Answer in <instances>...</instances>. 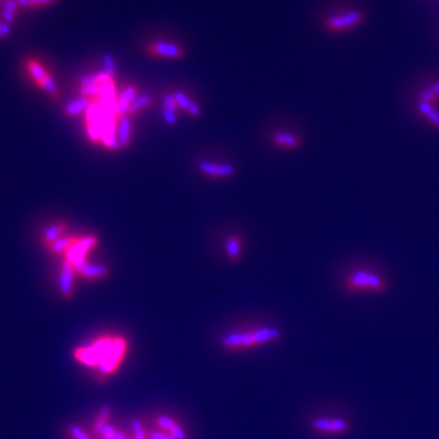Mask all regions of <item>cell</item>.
<instances>
[{
    "label": "cell",
    "instance_id": "35",
    "mask_svg": "<svg viewBox=\"0 0 439 439\" xmlns=\"http://www.w3.org/2000/svg\"><path fill=\"white\" fill-rule=\"evenodd\" d=\"M148 439H175L168 432H160V431H152L149 432Z\"/></svg>",
    "mask_w": 439,
    "mask_h": 439
},
{
    "label": "cell",
    "instance_id": "36",
    "mask_svg": "<svg viewBox=\"0 0 439 439\" xmlns=\"http://www.w3.org/2000/svg\"><path fill=\"white\" fill-rule=\"evenodd\" d=\"M163 107L172 108V109H178L177 104H176V100H175L174 94H168V95H165V98H163Z\"/></svg>",
    "mask_w": 439,
    "mask_h": 439
},
{
    "label": "cell",
    "instance_id": "34",
    "mask_svg": "<svg viewBox=\"0 0 439 439\" xmlns=\"http://www.w3.org/2000/svg\"><path fill=\"white\" fill-rule=\"evenodd\" d=\"M435 99H437V95L434 94L433 92L431 91V89L427 88L425 89V91L421 92V95H420V101H426V102H433Z\"/></svg>",
    "mask_w": 439,
    "mask_h": 439
},
{
    "label": "cell",
    "instance_id": "28",
    "mask_svg": "<svg viewBox=\"0 0 439 439\" xmlns=\"http://www.w3.org/2000/svg\"><path fill=\"white\" fill-rule=\"evenodd\" d=\"M99 93H100V86H99V83H93V85L85 86V87L81 88L82 97L89 99H99Z\"/></svg>",
    "mask_w": 439,
    "mask_h": 439
},
{
    "label": "cell",
    "instance_id": "27",
    "mask_svg": "<svg viewBox=\"0 0 439 439\" xmlns=\"http://www.w3.org/2000/svg\"><path fill=\"white\" fill-rule=\"evenodd\" d=\"M178 109H172L168 107H162V117L163 121L169 124V126H174L177 123L178 121V115H177Z\"/></svg>",
    "mask_w": 439,
    "mask_h": 439
},
{
    "label": "cell",
    "instance_id": "18",
    "mask_svg": "<svg viewBox=\"0 0 439 439\" xmlns=\"http://www.w3.org/2000/svg\"><path fill=\"white\" fill-rule=\"evenodd\" d=\"M78 240V237L76 236H64L61 238H59L56 240V242H54L53 244L48 246V249L53 253V254H57V255H65L67 252L70 250V248L75 244V243Z\"/></svg>",
    "mask_w": 439,
    "mask_h": 439
},
{
    "label": "cell",
    "instance_id": "10",
    "mask_svg": "<svg viewBox=\"0 0 439 439\" xmlns=\"http://www.w3.org/2000/svg\"><path fill=\"white\" fill-rule=\"evenodd\" d=\"M311 427L317 432L329 434L343 433L348 429V424L345 420L339 417H319L313 420Z\"/></svg>",
    "mask_w": 439,
    "mask_h": 439
},
{
    "label": "cell",
    "instance_id": "37",
    "mask_svg": "<svg viewBox=\"0 0 439 439\" xmlns=\"http://www.w3.org/2000/svg\"><path fill=\"white\" fill-rule=\"evenodd\" d=\"M10 26H5V25H0V37H5L8 36L9 33H10Z\"/></svg>",
    "mask_w": 439,
    "mask_h": 439
},
{
    "label": "cell",
    "instance_id": "33",
    "mask_svg": "<svg viewBox=\"0 0 439 439\" xmlns=\"http://www.w3.org/2000/svg\"><path fill=\"white\" fill-rule=\"evenodd\" d=\"M117 432L118 431L114 427V426L108 424L104 428L101 429L100 437L104 438V439H115V437H116V434H117Z\"/></svg>",
    "mask_w": 439,
    "mask_h": 439
},
{
    "label": "cell",
    "instance_id": "6",
    "mask_svg": "<svg viewBox=\"0 0 439 439\" xmlns=\"http://www.w3.org/2000/svg\"><path fill=\"white\" fill-rule=\"evenodd\" d=\"M347 286L350 289H371L374 291L383 290L384 281L373 272L358 270L347 278Z\"/></svg>",
    "mask_w": 439,
    "mask_h": 439
},
{
    "label": "cell",
    "instance_id": "25",
    "mask_svg": "<svg viewBox=\"0 0 439 439\" xmlns=\"http://www.w3.org/2000/svg\"><path fill=\"white\" fill-rule=\"evenodd\" d=\"M131 429H132L133 439H148L149 432H147V429L144 428L139 420H133L132 424H131Z\"/></svg>",
    "mask_w": 439,
    "mask_h": 439
},
{
    "label": "cell",
    "instance_id": "21",
    "mask_svg": "<svg viewBox=\"0 0 439 439\" xmlns=\"http://www.w3.org/2000/svg\"><path fill=\"white\" fill-rule=\"evenodd\" d=\"M111 415V408L109 405H102L99 410L98 417L95 419L94 425H93V433L94 435H100L101 429L109 424Z\"/></svg>",
    "mask_w": 439,
    "mask_h": 439
},
{
    "label": "cell",
    "instance_id": "17",
    "mask_svg": "<svg viewBox=\"0 0 439 439\" xmlns=\"http://www.w3.org/2000/svg\"><path fill=\"white\" fill-rule=\"evenodd\" d=\"M91 105H92L91 99L81 97V98L75 99V100L70 101L69 104H66L64 110H65V114L69 117H75L77 115H81L82 113H85V111H87Z\"/></svg>",
    "mask_w": 439,
    "mask_h": 439
},
{
    "label": "cell",
    "instance_id": "13",
    "mask_svg": "<svg viewBox=\"0 0 439 439\" xmlns=\"http://www.w3.org/2000/svg\"><path fill=\"white\" fill-rule=\"evenodd\" d=\"M226 256L229 261L238 262L243 255V240L238 235H229L225 242Z\"/></svg>",
    "mask_w": 439,
    "mask_h": 439
},
{
    "label": "cell",
    "instance_id": "15",
    "mask_svg": "<svg viewBox=\"0 0 439 439\" xmlns=\"http://www.w3.org/2000/svg\"><path fill=\"white\" fill-rule=\"evenodd\" d=\"M272 143L278 148L297 149L301 145V140L297 134L288 132H277L272 136Z\"/></svg>",
    "mask_w": 439,
    "mask_h": 439
},
{
    "label": "cell",
    "instance_id": "1",
    "mask_svg": "<svg viewBox=\"0 0 439 439\" xmlns=\"http://www.w3.org/2000/svg\"><path fill=\"white\" fill-rule=\"evenodd\" d=\"M282 332L277 327H259L245 332H229L221 339V345L228 351L243 350L271 344L281 339Z\"/></svg>",
    "mask_w": 439,
    "mask_h": 439
},
{
    "label": "cell",
    "instance_id": "5",
    "mask_svg": "<svg viewBox=\"0 0 439 439\" xmlns=\"http://www.w3.org/2000/svg\"><path fill=\"white\" fill-rule=\"evenodd\" d=\"M147 55L154 59L181 60L185 56V49L182 46L170 41L153 40L145 46Z\"/></svg>",
    "mask_w": 439,
    "mask_h": 439
},
{
    "label": "cell",
    "instance_id": "7",
    "mask_svg": "<svg viewBox=\"0 0 439 439\" xmlns=\"http://www.w3.org/2000/svg\"><path fill=\"white\" fill-rule=\"evenodd\" d=\"M363 21V12L359 10H351L343 15H336L329 17L326 22L327 28L331 31H344L354 27Z\"/></svg>",
    "mask_w": 439,
    "mask_h": 439
},
{
    "label": "cell",
    "instance_id": "30",
    "mask_svg": "<svg viewBox=\"0 0 439 439\" xmlns=\"http://www.w3.org/2000/svg\"><path fill=\"white\" fill-rule=\"evenodd\" d=\"M102 71L110 77H113V78H115V76H116V66H115V62L111 56L108 55L104 57V70Z\"/></svg>",
    "mask_w": 439,
    "mask_h": 439
},
{
    "label": "cell",
    "instance_id": "14",
    "mask_svg": "<svg viewBox=\"0 0 439 439\" xmlns=\"http://www.w3.org/2000/svg\"><path fill=\"white\" fill-rule=\"evenodd\" d=\"M78 275L91 281H100L110 275V268L104 264H91V262H87Z\"/></svg>",
    "mask_w": 439,
    "mask_h": 439
},
{
    "label": "cell",
    "instance_id": "26",
    "mask_svg": "<svg viewBox=\"0 0 439 439\" xmlns=\"http://www.w3.org/2000/svg\"><path fill=\"white\" fill-rule=\"evenodd\" d=\"M156 424H158V426L162 429V431L168 432L169 433V432L175 427V425L177 424V421H176L175 419L170 417L168 415H159L158 417H156Z\"/></svg>",
    "mask_w": 439,
    "mask_h": 439
},
{
    "label": "cell",
    "instance_id": "22",
    "mask_svg": "<svg viewBox=\"0 0 439 439\" xmlns=\"http://www.w3.org/2000/svg\"><path fill=\"white\" fill-rule=\"evenodd\" d=\"M419 111L424 115V116L427 117L435 127H439V111L435 110L431 102L420 101Z\"/></svg>",
    "mask_w": 439,
    "mask_h": 439
},
{
    "label": "cell",
    "instance_id": "12",
    "mask_svg": "<svg viewBox=\"0 0 439 439\" xmlns=\"http://www.w3.org/2000/svg\"><path fill=\"white\" fill-rule=\"evenodd\" d=\"M174 97L176 100V104H177L178 109H181L182 111H184V113H187L189 116L192 117H199L201 115V108L200 105L198 104L197 101L193 100L187 93L177 91L174 93Z\"/></svg>",
    "mask_w": 439,
    "mask_h": 439
},
{
    "label": "cell",
    "instance_id": "38",
    "mask_svg": "<svg viewBox=\"0 0 439 439\" xmlns=\"http://www.w3.org/2000/svg\"><path fill=\"white\" fill-rule=\"evenodd\" d=\"M429 89H431V91L433 92L435 95H437V98L439 97V82H435L432 86H429Z\"/></svg>",
    "mask_w": 439,
    "mask_h": 439
},
{
    "label": "cell",
    "instance_id": "11",
    "mask_svg": "<svg viewBox=\"0 0 439 439\" xmlns=\"http://www.w3.org/2000/svg\"><path fill=\"white\" fill-rule=\"evenodd\" d=\"M115 133H116L118 149L128 148L131 144V139H132V123H131V117H117L116 123H115Z\"/></svg>",
    "mask_w": 439,
    "mask_h": 439
},
{
    "label": "cell",
    "instance_id": "4",
    "mask_svg": "<svg viewBox=\"0 0 439 439\" xmlns=\"http://www.w3.org/2000/svg\"><path fill=\"white\" fill-rule=\"evenodd\" d=\"M98 237L95 236L78 237V240L66 253L65 259L72 262L76 274H79L82 268L85 267V265L87 264V255L93 248L98 245Z\"/></svg>",
    "mask_w": 439,
    "mask_h": 439
},
{
    "label": "cell",
    "instance_id": "29",
    "mask_svg": "<svg viewBox=\"0 0 439 439\" xmlns=\"http://www.w3.org/2000/svg\"><path fill=\"white\" fill-rule=\"evenodd\" d=\"M55 2H57V0H18V4L25 6V8L37 9V8H44V6L51 5Z\"/></svg>",
    "mask_w": 439,
    "mask_h": 439
},
{
    "label": "cell",
    "instance_id": "23",
    "mask_svg": "<svg viewBox=\"0 0 439 439\" xmlns=\"http://www.w3.org/2000/svg\"><path fill=\"white\" fill-rule=\"evenodd\" d=\"M38 86H40V87L43 88L44 91H46L49 95H51L53 98H57L60 95L59 88H57L56 83H55V81H54L53 76H51L50 73Z\"/></svg>",
    "mask_w": 439,
    "mask_h": 439
},
{
    "label": "cell",
    "instance_id": "24",
    "mask_svg": "<svg viewBox=\"0 0 439 439\" xmlns=\"http://www.w3.org/2000/svg\"><path fill=\"white\" fill-rule=\"evenodd\" d=\"M138 95H139L138 88L134 87V86H127L122 92L118 93L117 99H120V100H123L126 102H130L131 104V102L138 98Z\"/></svg>",
    "mask_w": 439,
    "mask_h": 439
},
{
    "label": "cell",
    "instance_id": "8",
    "mask_svg": "<svg viewBox=\"0 0 439 439\" xmlns=\"http://www.w3.org/2000/svg\"><path fill=\"white\" fill-rule=\"evenodd\" d=\"M76 270L72 262L64 260L59 274V290L65 299H71L73 297V280H75Z\"/></svg>",
    "mask_w": 439,
    "mask_h": 439
},
{
    "label": "cell",
    "instance_id": "31",
    "mask_svg": "<svg viewBox=\"0 0 439 439\" xmlns=\"http://www.w3.org/2000/svg\"><path fill=\"white\" fill-rule=\"evenodd\" d=\"M70 432H71V435L73 437V439H91L87 432L85 431V429H82L81 427H78V426H71L70 427Z\"/></svg>",
    "mask_w": 439,
    "mask_h": 439
},
{
    "label": "cell",
    "instance_id": "9",
    "mask_svg": "<svg viewBox=\"0 0 439 439\" xmlns=\"http://www.w3.org/2000/svg\"><path fill=\"white\" fill-rule=\"evenodd\" d=\"M198 169L201 174L211 178H228L236 175V168L231 163H215L210 161H200Z\"/></svg>",
    "mask_w": 439,
    "mask_h": 439
},
{
    "label": "cell",
    "instance_id": "2",
    "mask_svg": "<svg viewBox=\"0 0 439 439\" xmlns=\"http://www.w3.org/2000/svg\"><path fill=\"white\" fill-rule=\"evenodd\" d=\"M113 336H105L97 339L88 347L78 348L75 350V359L86 366L97 368L98 365L108 355L109 349L113 344Z\"/></svg>",
    "mask_w": 439,
    "mask_h": 439
},
{
    "label": "cell",
    "instance_id": "3",
    "mask_svg": "<svg viewBox=\"0 0 439 439\" xmlns=\"http://www.w3.org/2000/svg\"><path fill=\"white\" fill-rule=\"evenodd\" d=\"M128 350V342L122 336H114L113 344L109 349L108 355L98 365L97 372L101 378H107L116 372L123 359L126 358Z\"/></svg>",
    "mask_w": 439,
    "mask_h": 439
},
{
    "label": "cell",
    "instance_id": "16",
    "mask_svg": "<svg viewBox=\"0 0 439 439\" xmlns=\"http://www.w3.org/2000/svg\"><path fill=\"white\" fill-rule=\"evenodd\" d=\"M67 232V226L64 222H56L53 225L48 226L46 231L43 232V243L47 246L53 244L54 242H56L57 239L64 237V235Z\"/></svg>",
    "mask_w": 439,
    "mask_h": 439
},
{
    "label": "cell",
    "instance_id": "19",
    "mask_svg": "<svg viewBox=\"0 0 439 439\" xmlns=\"http://www.w3.org/2000/svg\"><path fill=\"white\" fill-rule=\"evenodd\" d=\"M153 102V98L152 95L149 94H142L138 95V98L136 99V100H133L130 104V108H128V113L127 116L128 117H132L134 115H138L139 113H142L144 109L149 108L150 105H152Z\"/></svg>",
    "mask_w": 439,
    "mask_h": 439
},
{
    "label": "cell",
    "instance_id": "39",
    "mask_svg": "<svg viewBox=\"0 0 439 439\" xmlns=\"http://www.w3.org/2000/svg\"><path fill=\"white\" fill-rule=\"evenodd\" d=\"M100 439H104V438H100Z\"/></svg>",
    "mask_w": 439,
    "mask_h": 439
},
{
    "label": "cell",
    "instance_id": "20",
    "mask_svg": "<svg viewBox=\"0 0 439 439\" xmlns=\"http://www.w3.org/2000/svg\"><path fill=\"white\" fill-rule=\"evenodd\" d=\"M26 67H27V71L30 73L31 78L33 79L37 85H39V83L49 75V72L47 71L46 67L41 65L40 62L36 61V60H28V61L26 62Z\"/></svg>",
    "mask_w": 439,
    "mask_h": 439
},
{
    "label": "cell",
    "instance_id": "32",
    "mask_svg": "<svg viewBox=\"0 0 439 439\" xmlns=\"http://www.w3.org/2000/svg\"><path fill=\"white\" fill-rule=\"evenodd\" d=\"M170 434L172 435V437H174L175 439H188V435H187V433H185V431L183 429V427H182L181 425L178 424H176L175 425V427L171 429V431L169 432Z\"/></svg>",
    "mask_w": 439,
    "mask_h": 439
}]
</instances>
